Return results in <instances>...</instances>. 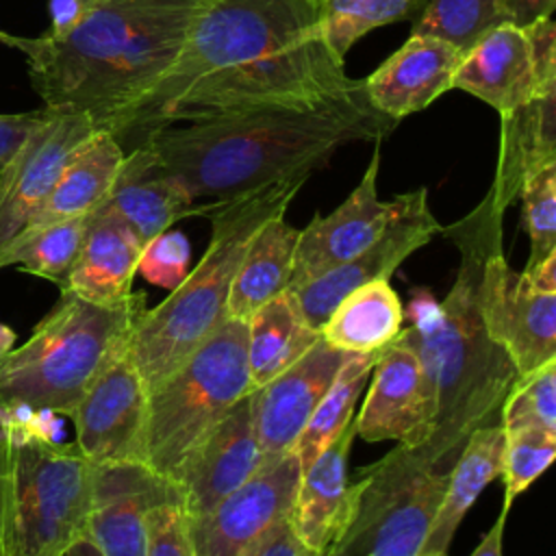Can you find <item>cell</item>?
Here are the masks:
<instances>
[{
  "label": "cell",
  "instance_id": "cell-1",
  "mask_svg": "<svg viewBox=\"0 0 556 556\" xmlns=\"http://www.w3.org/2000/svg\"><path fill=\"white\" fill-rule=\"evenodd\" d=\"M300 0H211L174 63L104 132L124 152L176 122L306 109L356 91Z\"/></svg>",
  "mask_w": 556,
  "mask_h": 556
},
{
  "label": "cell",
  "instance_id": "cell-2",
  "mask_svg": "<svg viewBox=\"0 0 556 556\" xmlns=\"http://www.w3.org/2000/svg\"><path fill=\"white\" fill-rule=\"evenodd\" d=\"M395 126L369 104L361 85L315 106L174 124L143 141L193 202L217 204L293 176L311 178L339 148L384 141Z\"/></svg>",
  "mask_w": 556,
  "mask_h": 556
},
{
  "label": "cell",
  "instance_id": "cell-3",
  "mask_svg": "<svg viewBox=\"0 0 556 556\" xmlns=\"http://www.w3.org/2000/svg\"><path fill=\"white\" fill-rule=\"evenodd\" d=\"M502 222L504 211L486 191L471 213L441 228L460 252L454 285L441 302L426 289L413 291L410 324L400 330L417 350L437 404L432 434L415 450L443 473L473 430L500 424V406L517 380L508 354L489 337L478 302L482 265L502 243Z\"/></svg>",
  "mask_w": 556,
  "mask_h": 556
},
{
  "label": "cell",
  "instance_id": "cell-4",
  "mask_svg": "<svg viewBox=\"0 0 556 556\" xmlns=\"http://www.w3.org/2000/svg\"><path fill=\"white\" fill-rule=\"evenodd\" d=\"M211 0H98L67 35H9L24 52L43 106L80 111L98 130L137 102L174 63Z\"/></svg>",
  "mask_w": 556,
  "mask_h": 556
},
{
  "label": "cell",
  "instance_id": "cell-5",
  "mask_svg": "<svg viewBox=\"0 0 556 556\" xmlns=\"http://www.w3.org/2000/svg\"><path fill=\"white\" fill-rule=\"evenodd\" d=\"M306 180L308 176H293L217 202L206 213L211 241L202 258L161 304L139 313L130 332L128 354L148 393L228 319L230 285L252 237L267 219L285 215Z\"/></svg>",
  "mask_w": 556,
  "mask_h": 556
},
{
  "label": "cell",
  "instance_id": "cell-6",
  "mask_svg": "<svg viewBox=\"0 0 556 556\" xmlns=\"http://www.w3.org/2000/svg\"><path fill=\"white\" fill-rule=\"evenodd\" d=\"M146 295L102 306L61 289L30 337L0 361V406L72 417L98 374L119 354Z\"/></svg>",
  "mask_w": 556,
  "mask_h": 556
},
{
  "label": "cell",
  "instance_id": "cell-7",
  "mask_svg": "<svg viewBox=\"0 0 556 556\" xmlns=\"http://www.w3.org/2000/svg\"><path fill=\"white\" fill-rule=\"evenodd\" d=\"M39 419H11V556H65L87 532L93 465Z\"/></svg>",
  "mask_w": 556,
  "mask_h": 556
},
{
  "label": "cell",
  "instance_id": "cell-8",
  "mask_svg": "<svg viewBox=\"0 0 556 556\" xmlns=\"http://www.w3.org/2000/svg\"><path fill=\"white\" fill-rule=\"evenodd\" d=\"M248 391L245 321L226 319L148 393L146 465L174 480L189 452Z\"/></svg>",
  "mask_w": 556,
  "mask_h": 556
},
{
  "label": "cell",
  "instance_id": "cell-9",
  "mask_svg": "<svg viewBox=\"0 0 556 556\" xmlns=\"http://www.w3.org/2000/svg\"><path fill=\"white\" fill-rule=\"evenodd\" d=\"M447 473L395 445L352 482L350 517L326 556H419Z\"/></svg>",
  "mask_w": 556,
  "mask_h": 556
},
{
  "label": "cell",
  "instance_id": "cell-10",
  "mask_svg": "<svg viewBox=\"0 0 556 556\" xmlns=\"http://www.w3.org/2000/svg\"><path fill=\"white\" fill-rule=\"evenodd\" d=\"M478 302L489 337L508 354L517 376L556 358V291L515 271L502 243L484 258Z\"/></svg>",
  "mask_w": 556,
  "mask_h": 556
},
{
  "label": "cell",
  "instance_id": "cell-11",
  "mask_svg": "<svg viewBox=\"0 0 556 556\" xmlns=\"http://www.w3.org/2000/svg\"><path fill=\"white\" fill-rule=\"evenodd\" d=\"M293 452L263 465L206 515L189 519L195 556H250L291 513L300 482Z\"/></svg>",
  "mask_w": 556,
  "mask_h": 556
},
{
  "label": "cell",
  "instance_id": "cell-12",
  "mask_svg": "<svg viewBox=\"0 0 556 556\" xmlns=\"http://www.w3.org/2000/svg\"><path fill=\"white\" fill-rule=\"evenodd\" d=\"M96 132L89 115L46 106L43 119L0 167V252L28 224L70 159Z\"/></svg>",
  "mask_w": 556,
  "mask_h": 556
},
{
  "label": "cell",
  "instance_id": "cell-13",
  "mask_svg": "<svg viewBox=\"0 0 556 556\" xmlns=\"http://www.w3.org/2000/svg\"><path fill=\"white\" fill-rule=\"evenodd\" d=\"M441 228L428 206L426 187L400 193V206L393 219L371 245L291 291L308 326L319 330L330 311L352 289L371 280H389L413 252L441 235Z\"/></svg>",
  "mask_w": 556,
  "mask_h": 556
},
{
  "label": "cell",
  "instance_id": "cell-14",
  "mask_svg": "<svg viewBox=\"0 0 556 556\" xmlns=\"http://www.w3.org/2000/svg\"><path fill=\"white\" fill-rule=\"evenodd\" d=\"M146 417L148 391L126 345L76 404L74 443L91 465L146 463Z\"/></svg>",
  "mask_w": 556,
  "mask_h": 556
},
{
  "label": "cell",
  "instance_id": "cell-15",
  "mask_svg": "<svg viewBox=\"0 0 556 556\" xmlns=\"http://www.w3.org/2000/svg\"><path fill=\"white\" fill-rule=\"evenodd\" d=\"M371 384L354 417L356 437L367 443L397 441L404 447L424 445L434 428V389L413 343L397 334L384 345L371 367Z\"/></svg>",
  "mask_w": 556,
  "mask_h": 556
},
{
  "label": "cell",
  "instance_id": "cell-16",
  "mask_svg": "<svg viewBox=\"0 0 556 556\" xmlns=\"http://www.w3.org/2000/svg\"><path fill=\"white\" fill-rule=\"evenodd\" d=\"M172 502H182L180 486L146 463L93 465L85 539L102 556H146L148 517Z\"/></svg>",
  "mask_w": 556,
  "mask_h": 556
},
{
  "label": "cell",
  "instance_id": "cell-17",
  "mask_svg": "<svg viewBox=\"0 0 556 556\" xmlns=\"http://www.w3.org/2000/svg\"><path fill=\"white\" fill-rule=\"evenodd\" d=\"M380 146L382 141H374L369 165L352 193L332 213H315L300 230L287 287L289 291L363 252L393 219L400 206V195L391 200H380L378 195Z\"/></svg>",
  "mask_w": 556,
  "mask_h": 556
},
{
  "label": "cell",
  "instance_id": "cell-18",
  "mask_svg": "<svg viewBox=\"0 0 556 556\" xmlns=\"http://www.w3.org/2000/svg\"><path fill=\"white\" fill-rule=\"evenodd\" d=\"M261 467L263 458L254 430V391H248L189 452L174 478L182 491L187 517L206 515Z\"/></svg>",
  "mask_w": 556,
  "mask_h": 556
},
{
  "label": "cell",
  "instance_id": "cell-19",
  "mask_svg": "<svg viewBox=\"0 0 556 556\" xmlns=\"http://www.w3.org/2000/svg\"><path fill=\"white\" fill-rule=\"evenodd\" d=\"M350 356L319 337L293 365L254 389V430L263 465L280 460L293 450L315 406Z\"/></svg>",
  "mask_w": 556,
  "mask_h": 556
},
{
  "label": "cell",
  "instance_id": "cell-20",
  "mask_svg": "<svg viewBox=\"0 0 556 556\" xmlns=\"http://www.w3.org/2000/svg\"><path fill=\"white\" fill-rule=\"evenodd\" d=\"M460 59L463 52L443 39L410 35L404 46L363 78L365 96L376 111L400 122L452 89Z\"/></svg>",
  "mask_w": 556,
  "mask_h": 556
},
{
  "label": "cell",
  "instance_id": "cell-21",
  "mask_svg": "<svg viewBox=\"0 0 556 556\" xmlns=\"http://www.w3.org/2000/svg\"><path fill=\"white\" fill-rule=\"evenodd\" d=\"M124 219L141 243L189 215H206L213 204H198L163 167L150 143L126 152L106 200L100 204Z\"/></svg>",
  "mask_w": 556,
  "mask_h": 556
},
{
  "label": "cell",
  "instance_id": "cell-22",
  "mask_svg": "<svg viewBox=\"0 0 556 556\" xmlns=\"http://www.w3.org/2000/svg\"><path fill=\"white\" fill-rule=\"evenodd\" d=\"M354 437L352 417L341 434L300 473L287 523L298 543L313 556H326L348 523L352 506L348 456Z\"/></svg>",
  "mask_w": 556,
  "mask_h": 556
},
{
  "label": "cell",
  "instance_id": "cell-23",
  "mask_svg": "<svg viewBox=\"0 0 556 556\" xmlns=\"http://www.w3.org/2000/svg\"><path fill=\"white\" fill-rule=\"evenodd\" d=\"M452 89L476 96L500 117L547 91L539 89L526 30L508 22L489 30L463 54Z\"/></svg>",
  "mask_w": 556,
  "mask_h": 556
},
{
  "label": "cell",
  "instance_id": "cell-24",
  "mask_svg": "<svg viewBox=\"0 0 556 556\" xmlns=\"http://www.w3.org/2000/svg\"><path fill=\"white\" fill-rule=\"evenodd\" d=\"M143 243L135 230L104 206L91 213L83 248L61 289L102 306H119L135 298L132 278Z\"/></svg>",
  "mask_w": 556,
  "mask_h": 556
},
{
  "label": "cell",
  "instance_id": "cell-25",
  "mask_svg": "<svg viewBox=\"0 0 556 556\" xmlns=\"http://www.w3.org/2000/svg\"><path fill=\"white\" fill-rule=\"evenodd\" d=\"M500 119V156L489 193L506 213L532 174L556 165V89L532 96Z\"/></svg>",
  "mask_w": 556,
  "mask_h": 556
},
{
  "label": "cell",
  "instance_id": "cell-26",
  "mask_svg": "<svg viewBox=\"0 0 556 556\" xmlns=\"http://www.w3.org/2000/svg\"><path fill=\"white\" fill-rule=\"evenodd\" d=\"M504 428L500 424L478 428L447 471V482L419 556H447L452 539L478 495L500 478Z\"/></svg>",
  "mask_w": 556,
  "mask_h": 556
},
{
  "label": "cell",
  "instance_id": "cell-27",
  "mask_svg": "<svg viewBox=\"0 0 556 556\" xmlns=\"http://www.w3.org/2000/svg\"><path fill=\"white\" fill-rule=\"evenodd\" d=\"M126 152L111 132L98 130L65 165L48 198L24 228L93 213L109 195ZM22 228V230H24Z\"/></svg>",
  "mask_w": 556,
  "mask_h": 556
},
{
  "label": "cell",
  "instance_id": "cell-28",
  "mask_svg": "<svg viewBox=\"0 0 556 556\" xmlns=\"http://www.w3.org/2000/svg\"><path fill=\"white\" fill-rule=\"evenodd\" d=\"M300 230L285 222V215L267 219L252 237L230 285L226 317L248 321L265 302L289 287L293 254Z\"/></svg>",
  "mask_w": 556,
  "mask_h": 556
},
{
  "label": "cell",
  "instance_id": "cell-29",
  "mask_svg": "<svg viewBox=\"0 0 556 556\" xmlns=\"http://www.w3.org/2000/svg\"><path fill=\"white\" fill-rule=\"evenodd\" d=\"M319 339L291 291L265 302L245 321V358L250 391L261 389L293 365Z\"/></svg>",
  "mask_w": 556,
  "mask_h": 556
},
{
  "label": "cell",
  "instance_id": "cell-30",
  "mask_svg": "<svg viewBox=\"0 0 556 556\" xmlns=\"http://www.w3.org/2000/svg\"><path fill=\"white\" fill-rule=\"evenodd\" d=\"M404 306L389 280H371L352 289L326 317L319 337L350 354L380 352L404 328Z\"/></svg>",
  "mask_w": 556,
  "mask_h": 556
},
{
  "label": "cell",
  "instance_id": "cell-31",
  "mask_svg": "<svg viewBox=\"0 0 556 556\" xmlns=\"http://www.w3.org/2000/svg\"><path fill=\"white\" fill-rule=\"evenodd\" d=\"M89 219L91 213L20 230L0 252V269L20 267L26 274L56 282L61 289L83 248Z\"/></svg>",
  "mask_w": 556,
  "mask_h": 556
},
{
  "label": "cell",
  "instance_id": "cell-32",
  "mask_svg": "<svg viewBox=\"0 0 556 556\" xmlns=\"http://www.w3.org/2000/svg\"><path fill=\"white\" fill-rule=\"evenodd\" d=\"M378 352L352 354L337 371L332 384L315 406L306 426L293 443V454L300 460V469H306L352 421L356 400L371 374Z\"/></svg>",
  "mask_w": 556,
  "mask_h": 556
},
{
  "label": "cell",
  "instance_id": "cell-33",
  "mask_svg": "<svg viewBox=\"0 0 556 556\" xmlns=\"http://www.w3.org/2000/svg\"><path fill=\"white\" fill-rule=\"evenodd\" d=\"M426 4L428 0H328L319 13V26L332 54L345 63L350 48L369 30L413 22Z\"/></svg>",
  "mask_w": 556,
  "mask_h": 556
},
{
  "label": "cell",
  "instance_id": "cell-34",
  "mask_svg": "<svg viewBox=\"0 0 556 556\" xmlns=\"http://www.w3.org/2000/svg\"><path fill=\"white\" fill-rule=\"evenodd\" d=\"M504 22L502 0H428L419 17L413 20L410 35L443 39L465 54Z\"/></svg>",
  "mask_w": 556,
  "mask_h": 556
},
{
  "label": "cell",
  "instance_id": "cell-35",
  "mask_svg": "<svg viewBox=\"0 0 556 556\" xmlns=\"http://www.w3.org/2000/svg\"><path fill=\"white\" fill-rule=\"evenodd\" d=\"M556 452V432L541 428H510L504 430L502 469L504 504L510 513L513 502L549 467Z\"/></svg>",
  "mask_w": 556,
  "mask_h": 556
},
{
  "label": "cell",
  "instance_id": "cell-36",
  "mask_svg": "<svg viewBox=\"0 0 556 556\" xmlns=\"http://www.w3.org/2000/svg\"><path fill=\"white\" fill-rule=\"evenodd\" d=\"M500 426L556 432V358L517 376L500 406Z\"/></svg>",
  "mask_w": 556,
  "mask_h": 556
},
{
  "label": "cell",
  "instance_id": "cell-37",
  "mask_svg": "<svg viewBox=\"0 0 556 556\" xmlns=\"http://www.w3.org/2000/svg\"><path fill=\"white\" fill-rule=\"evenodd\" d=\"M523 206V226L530 237V256L526 267L536 265L556 252V165L532 174L519 191Z\"/></svg>",
  "mask_w": 556,
  "mask_h": 556
},
{
  "label": "cell",
  "instance_id": "cell-38",
  "mask_svg": "<svg viewBox=\"0 0 556 556\" xmlns=\"http://www.w3.org/2000/svg\"><path fill=\"white\" fill-rule=\"evenodd\" d=\"M191 245L180 230H163L143 243L137 271L152 285L176 289L189 274Z\"/></svg>",
  "mask_w": 556,
  "mask_h": 556
},
{
  "label": "cell",
  "instance_id": "cell-39",
  "mask_svg": "<svg viewBox=\"0 0 556 556\" xmlns=\"http://www.w3.org/2000/svg\"><path fill=\"white\" fill-rule=\"evenodd\" d=\"M146 556H195L182 502L163 504L150 513Z\"/></svg>",
  "mask_w": 556,
  "mask_h": 556
},
{
  "label": "cell",
  "instance_id": "cell-40",
  "mask_svg": "<svg viewBox=\"0 0 556 556\" xmlns=\"http://www.w3.org/2000/svg\"><path fill=\"white\" fill-rule=\"evenodd\" d=\"M46 106L30 113H13L0 115V167L13 156L26 135L43 119Z\"/></svg>",
  "mask_w": 556,
  "mask_h": 556
},
{
  "label": "cell",
  "instance_id": "cell-41",
  "mask_svg": "<svg viewBox=\"0 0 556 556\" xmlns=\"http://www.w3.org/2000/svg\"><path fill=\"white\" fill-rule=\"evenodd\" d=\"M98 4V0H50V30L52 37H63L74 30Z\"/></svg>",
  "mask_w": 556,
  "mask_h": 556
},
{
  "label": "cell",
  "instance_id": "cell-42",
  "mask_svg": "<svg viewBox=\"0 0 556 556\" xmlns=\"http://www.w3.org/2000/svg\"><path fill=\"white\" fill-rule=\"evenodd\" d=\"M556 0H502L504 20L513 26L526 28L536 20L552 17Z\"/></svg>",
  "mask_w": 556,
  "mask_h": 556
},
{
  "label": "cell",
  "instance_id": "cell-43",
  "mask_svg": "<svg viewBox=\"0 0 556 556\" xmlns=\"http://www.w3.org/2000/svg\"><path fill=\"white\" fill-rule=\"evenodd\" d=\"M0 556H11V450L0 460Z\"/></svg>",
  "mask_w": 556,
  "mask_h": 556
},
{
  "label": "cell",
  "instance_id": "cell-44",
  "mask_svg": "<svg viewBox=\"0 0 556 556\" xmlns=\"http://www.w3.org/2000/svg\"><path fill=\"white\" fill-rule=\"evenodd\" d=\"M250 556H313L306 552L293 532L289 530V523L285 521L278 530H274Z\"/></svg>",
  "mask_w": 556,
  "mask_h": 556
},
{
  "label": "cell",
  "instance_id": "cell-45",
  "mask_svg": "<svg viewBox=\"0 0 556 556\" xmlns=\"http://www.w3.org/2000/svg\"><path fill=\"white\" fill-rule=\"evenodd\" d=\"M506 519H508V510L502 508L500 517L495 519L491 530H486V534L480 539V543L471 552V556H502V539H504Z\"/></svg>",
  "mask_w": 556,
  "mask_h": 556
},
{
  "label": "cell",
  "instance_id": "cell-46",
  "mask_svg": "<svg viewBox=\"0 0 556 556\" xmlns=\"http://www.w3.org/2000/svg\"><path fill=\"white\" fill-rule=\"evenodd\" d=\"M9 450H11V417L0 406V460L7 456Z\"/></svg>",
  "mask_w": 556,
  "mask_h": 556
},
{
  "label": "cell",
  "instance_id": "cell-47",
  "mask_svg": "<svg viewBox=\"0 0 556 556\" xmlns=\"http://www.w3.org/2000/svg\"><path fill=\"white\" fill-rule=\"evenodd\" d=\"M15 339H17L15 330L0 321V361L15 348Z\"/></svg>",
  "mask_w": 556,
  "mask_h": 556
},
{
  "label": "cell",
  "instance_id": "cell-48",
  "mask_svg": "<svg viewBox=\"0 0 556 556\" xmlns=\"http://www.w3.org/2000/svg\"><path fill=\"white\" fill-rule=\"evenodd\" d=\"M65 556H102V554L98 552V547H96L91 541L80 539V541H76V543L65 552Z\"/></svg>",
  "mask_w": 556,
  "mask_h": 556
},
{
  "label": "cell",
  "instance_id": "cell-49",
  "mask_svg": "<svg viewBox=\"0 0 556 556\" xmlns=\"http://www.w3.org/2000/svg\"><path fill=\"white\" fill-rule=\"evenodd\" d=\"M300 2H304L308 9H313L315 13H321V9H324V4L328 2V0H300Z\"/></svg>",
  "mask_w": 556,
  "mask_h": 556
},
{
  "label": "cell",
  "instance_id": "cell-50",
  "mask_svg": "<svg viewBox=\"0 0 556 556\" xmlns=\"http://www.w3.org/2000/svg\"><path fill=\"white\" fill-rule=\"evenodd\" d=\"M7 37H9V33H4V30H0V43H7Z\"/></svg>",
  "mask_w": 556,
  "mask_h": 556
}]
</instances>
